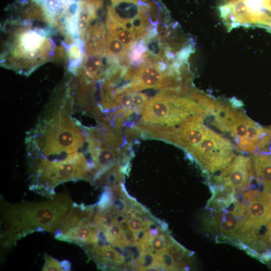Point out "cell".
I'll use <instances>...</instances> for the list:
<instances>
[{"mask_svg":"<svg viewBox=\"0 0 271 271\" xmlns=\"http://www.w3.org/2000/svg\"><path fill=\"white\" fill-rule=\"evenodd\" d=\"M167 64L165 62H146L125 87L133 92L148 88L161 89Z\"/></svg>","mask_w":271,"mask_h":271,"instance_id":"30bf717a","label":"cell"},{"mask_svg":"<svg viewBox=\"0 0 271 271\" xmlns=\"http://www.w3.org/2000/svg\"><path fill=\"white\" fill-rule=\"evenodd\" d=\"M204 117L201 115H191L177 125L170 126L165 141L190 154L207 132L208 127L204 123Z\"/></svg>","mask_w":271,"mask_h":271,"instance_id":"ba28073f","label":"cell"},{"mask_svg":"<svg viewBox=\"0 0 271 271\" xmlns=\"http://www.w3.org/2000/svg\"><path fill=\"white\" fill-rule=\"evenodd\" d=\"M112 5H115L123 2H129L134 3L138 5L139 0H111Z\"/></svg>","mask_w":271,"mask_h":271,"instance_id":"7402d4cb","label":"cell"},{"mask_svg":"<svg viewBox=\"0 0 271 271\" xmlns=\"http://www.w3.org/2000/svg\"><path fill=\"white\" fill-rule=\"evenodd\" d=\"M139 121L175 126L188 117L201 115L202 108L188 96H179L168 90H162L149 100Z\"/></svg>","mask_w":271,"mask_h":271,"instance_id":"5b68a950","label":"cell"},{"mask_svg":"<svg viewBox=\"0 0 271 271\" xmlns=\"http://www.w3.org/2000/svg\"><path fill=\"white\" fill-rule=\"evenodd\" d=\"M209 186L212 196L206 208L213 212H221L227 209L235 198V190L221 184H209Z\"/></svg>","mask_w":271,"mask_h":271,"instance_id":"4fadbf2b","label":"cell"},{"mask_svg":"<svg viewBox=\"0 0 271 271\" xmlns=\"http://www.w3.org/2000/svg\"><path fill=\"white\" fill-rule=\"evenodd\" d=\"M208 184H221L234 189L236 194L251 187L254 179L251 157L234 156L230 163L220 173L210 175Z\"/></svg>","mask_w":271,"mask_h":271,"instance_id":"52a82bcc","label":"cell"},{"mask_svg":"<svg viewBox=\"0 0 271 271\" xmlns=\"http://www.w3.org/2000/svg\"><path fill=\"white\" fill-rule=\"evenodd\" d=\"M229 103L233 107H235V108H238L243 106V104L241 100H238L235 97H233L231 98L230 99H229Z\"/></svg>","mask_w":271,"mask_h":271,"instance_id":"ffe728a7","label":"cell"},{"mask_svg":"<svg viewBox=\"0 0 271 271\" xmlns=\"http://www.w3.org/2000/svg\"><path fill=\"white\" fill-rule=\"evenodd\" d=\"M85 206L83 204L73 203L69 210L61 221L58 228L54 231L55 237L64 233L69 229L82 223V214Z\"/></svg>","mask_w":271,"mask_h":271,"instance_id":"5bb4252c","label":"cell"},{"mask_svg":"<svg viewBox=\"0 0 271 271\" xmlns=\"http://www.w3.org/2000/svg\"><path fill=\"white\" fill-rule=\"evenodd\" d=\"M45 263L42 267V270L45 271H62L64 270L61 261L50 256L47 253L44 255Z\"/></svg>","mask_w":271,"mask_h":271,"instance_id":"d6986e66","label":"cell"},{"mask_svg":"<svg viewBox=\"0 0 271 271\" xmlns=\"http://www.w3.org/2000/svg\"><path fill=\"white\" fill-rule=\"evenodd\" d=\"M271 220V193L255 190L242 219L240 233L246 229L260 228Z\"/></svg>","mask_w":271,"mask_h":271,"instance_id":"9c48e42d","label":"cell"},{"mask_svg":"<svg viewBox=\"0 0 271 271\" xmlns=\"http://www.w3.org/2000/svg\"><path fill=\"white\" fill-rule=\"evenodd\" d=\"M149 98L147 94L142 92H135L133 94L132 108L135 113L142 114L144 110Z\"/></svg>","mask_w":271,"mask_h":271,"instance_id":"ac0fdd59","label":"cell"},{"mask_svg":"<svg viewBox=\"0 0 271 271\" xmlns=\"http://www.w3.org/2000/svg\"><path fill=\"white\" fill-rule=\"evenodd\" d=\"M72 204L67 193L45 202L3 204L1 221L4 226V245L10 247L34 231L54 232Z\"/></svg>","mask_w":271,"mask_h":271,"instance_id":"7a4b0ae2","label":"cell"},{"mask_svg":"<svg viewBox=\"0 0 271 271\" xmlns=\"http://www.w3.org/2000/svg\"><path fill=\"white\" fill-rule=\"evenodd\" d=\"M62 266L64 270H69L71 268V262L67 260H63L61 261Z\"/></svg>","mask_w":271,"mask_h":271,"instance_id":"44dd1931","label":"cell"},{"mask_svg":"<svg viewBox=\"0 0 271 271\" xmlns=\"http://www.w3.org/2000/svg\"><path fill=\"white\" fill-rule=\"evenodd\" d=\"M213 125L228 133L236 148L250 154L265 152L270 144L269 129L261 127L240 109L224 105L215 116Z\"/></svg>","mask_w":271,"mask_h":271,"instance_id":"277c9868","label":"cell"},{"mask_svg":"<svg viewBox=\"0 0 271 271\" xmlns=\"http://www.w3.org/2000/svg\"><path fill=\"white\" fill-rule=\"evenodd\" d=\"M267 228L269 236V243L271 249V220L268 222L267 225Z\"/></svg>","mask_w":271,"mask_h":271,"instance_id":"603a6c76","label":"cell"},{"mask_svg":"<svg viewBox=\"0 0 271 271\" xmlns=\"http://www.w3.org/2000/svg\"><path fill=\"white\" fill-rule=\"evenodd\" d=\"M98 229L99 227L94 222L88 224L81 223L55 238L82 246L97 242Z\"/></svg>","mask_w":271,"mask_h":271,"instance_id":"8fae6325","label":"cell"},{"mask_svg":"<svg viewBox=\"0 0 271 271\" xmlns=\"http://www.w3.org/2000/svg\"><path fill=\"white\" fill-rule=\"evenodd\" d=\"M50 107L27 137V149L32 159L61 161L78 152L84 136L64 104Z\"/></svg>","mask_w":271,"mask_h":271,"instance_id":"6da1fadb","label":"cell"},{"mask_svg":"<svg viewBox=\"0 0 271 271\" xmlns=\"http://www.w3.org/2000/svg\"><path fill=\"white\" fill-rule=\"evenodd\" d=\"M32 160L34 173L30 189L42 195L52 197L54 188L64 182L79 180L92 182L93 179L92 166L82 152L74 153L61 161Z\"/></svg>","mask_w":271,"mask_h":271,"instance_id":"3957f363","label":"cell"},{"mask_svg":"<svg viewBox=\"0 0 271 271\" xmlns=\"http://www.w3.org/2000/svg\"><path fill=\"white\" fill-rule=\"evenodd\" d=\"M109 31L114 34L129 51L137 39L136 34L113 22H107Z\"/></svg>","mask_w":271,"mask_h":271,"instance_id":"e0dca14e","label":"cell"},{"mask_svg":"<svg viewBox=\"0 0 271 271\" xmlns=\"http://www.w3.org/2000/svg\"><path fill=\"white\" fill-rule=\"evenodd\" d=\"M86 75L90 79L99 80L104 77V65L100 54H90L84 63Z\"/></svg>","mask_w":271,"mask_h":271,"instance_id":"9a60e30c","label":"cell"},{"mask_svg":"<svg viewBox=\"0 0 271 271\" xmlns=\"http://www.w3.org/2000/svg\"><path fill=\"white\" fill-rule=\"evenodd\" d=\"M234 146L230 140L208 127L198 145L190 154L207 175L224 169L234 157Z\"/></svg>","mask_w":271,"mask_h":271,"instance_id":"8992f818","label":"cell"},{"mask_svg":"<svg viewBox=\"0 0 271 271\" xmlns=\"http://www.w3.org/2000/svg\"><path fill=\"white\" fill-rule=\"evenodd\" d=\"M250 157L254 179L271 193V153H255Z\"/></svg>","mask_w":271,"mask_h":271,"instance_id":"7c38bea8","label":"cell"},{"mask_svg":"<svg viewBox=\"0 0 271 271\" xmlns=\"http://www.w3.org/2000/svg\"><path fill=\"white\" fill-rule=\"evenodd\" d=\"M106 53L108 55L114 56L120 59L122 62L126 59L129 51L119 40L109 31L106 36Z\"/></svg>","mask_w":271,"mask_h":271,"instance_id":"2e32d148","label":"cell"}]
</instances>
